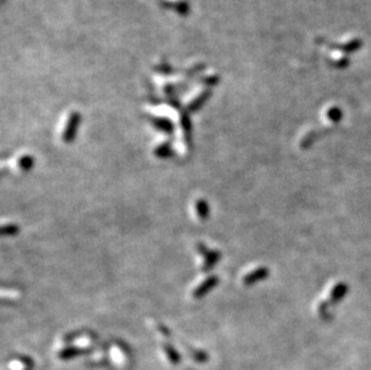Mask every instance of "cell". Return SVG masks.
I'll use <instances>...</instances> for the list:
<instances>
[{"instance_id": "obj_1", "label": "cell", "mask_w": 371, "mask_h": 370, "mask_svg": "<svg viewBox=\"0 0 371 370\" xmlns=\"http://www.w3.org/2000/svg\"><path fill=\"white\" fill-rule=\"evenodd\" d=\"M81 121V115L77 112H72L67 118V123L63 132V141L65 143H71L75 140L76 132H77L78 124Z\"/></svg>"}, {"instance_id": "obj_2", "label": "cell", "mask_w": 371, "mask_h": 370, "mask_svg": "<svg viewBox=\"0 0 371 370\" xmlns=\"http://www.w3.org/2000/svg\"><path fill=\"white\" fill-rule=\"evenodd\" d=\"M198 251L204 257V265H203V271H209L215 266V263L219 261L220 253L216 250H209L204 245H198Z\"/></svg>"}, {"instance_id": "obj_3", "label": "cell", "mask_w": 371, "mask_h": 370, "mask_svg": "<svg viewBox=\"0 0 371 370\" xmlns=\"http://www.w3.org/2000/svg\"><path fill=\"white\" fill-rule=\"evenodd\" d=\"M217 283H219V279H217V277H215V275H211V277L207 278L203 283H201L196 287L195 291H193L192 294L193 297L195 298L204 297L209 291H211V290L217 285Z\"/></svg>"}, {"instance_id": "obj_4", "label": "cell", "mask_w": 371, "mask_h": 370, "mask_svg": "<svg viewBox=\"0 0 371 370\" xmlns=\"http://www.w3.org/2000/svg\"><path fill=\"white\" fill-rule=\"evenodd\" d=\"M268 272L266 268H257L255 269V271H252L251 273L246 274L245 277H244V284L245 285H252V284L257 283V281H260L262 279H264V278L267 277Z\"/></svg>"}, {"instance_id": "obj_5", "label": "cell", "mask_w": 371, "mask_h": 370, "mask_svg": "<svg viewBox=\"0 0 371 370\" xmlns=\"http://www.w3.org/2000/svg\"><path fill=\"white\" fill-rule=\"evenodd\" d=\"M153 125L157 126L160 131L166 132V134H171L173 131V125L172 123L166 118H152Z\"/></svg>"}, {"instance_id": "obj_6", "label": "cell", "mask_w": 371, "mask_h": 370, "mask_svg": "<svg viewBox=\"0 0 371 370\" xmlns=\"http://www.w3.org/2000/svg\"><path fill=\"white\" fill-rule=\"evenodd\" d=\"M195 206H196L197 217L201 219V220H205V219H207L208 215H209V207H208L207 201L201 198V200L197 201Z\"/></svg>"}, {"instance_id": "obj_7", "label": "cell", "mask_w": 371, "mask_h": 370, "mask_svg": "<svg viewBox=\"0 0 371 370\" xmlns=\"http://www.w3.org/2000/svg\"><path fill=\"white\" fill-rule=\"evenodd\" d=\"M84 352H85V350H83V349L67 348V349H64V350H61L60 352H59V357H60L61 360H70V358L79 356V355L84 354Z\"/></svg>"}, {"instance_id": "obj_8", "label": "cell", "mask_w": 371, "mask_h": 370, "mask_svg": "<svg viewBox=\"0 0 371 370\" xmlns=\"http://www.w3.org/2000/svg\"><path fill=\"white\" fill-rule=\"evenodd\" d=\"M18 168L22 171H30L34 166V159L31 155H23L18 159Z\"/></svg>"}, {"instance_id": "obj_9", "label": "cell", "mask_w": 371, "mask_h": 370, "mask_svg": "<svg viewBox=\"0 0 371 370\" xmlns=\"http://www.w3.org/2000/svg\"><path fill=\"white\" fill-rule=\"evenodd\" d=\"M154 154L158 156V158L165 159V158H169V156H171L172 150H171V146L169 143H161L155 148Z\"/></svg>"}, {"instance_id": "obj_10", "label": "cell", "mask_w": 371, "mask_h": 370, "mask_svg": "<svg viewBox=\"0 0 371 370\" xmlns=\"http://www.w3.org/2000/svg\"><path fill=\"white\" fill-rule=\"evenodd\" d=\"M165 352H166L167 357H169L170 362L173 364H178L179 361H181V357H179L178 352L176 351V349L171 345H165Z\"/></svg>"}, {"instance_id": "obj_11", "label": "cell", "mask_w": 371, "mask_h": 370, "mask_svg": "<svg viewBox=\"0 0 371 370\" xmlns=\"http://www.w3.org/2000/svg\"><path fill=\"white\" fill-rule=\"evenodd\" d=\"M1 232L4 236H14L17 232H18V227H17L14 224L4 225L1 229Z\"/></svg>"}, {"instance_id": "obj_12", "label": "cell", "mask_w": 371, "mask_h": 370, "mask_svg": "<svg viewBox=\"0 0 371 370\" xmlns=\"http://www.w3.org/2000/svg\"><path fill=\"white\" fill-rule=\"evenodd\" d=\"M193 355H195L196 361H198V362H205L207 361V355L204 352H195Z\"/></svg>"}]
</instances>
